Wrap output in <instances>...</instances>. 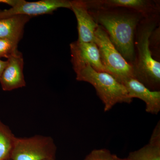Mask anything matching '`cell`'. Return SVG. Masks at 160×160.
Here are the masks:
<instances>
[{
  "mask_svg": "<svg viewBox=\"0 0 160 160\" xmlns=\"http://www.w3.org/2000/svg\"><path fill=\"white\" fill-rule=\"evenodd\" d=\"M125 86L131 99L137 98L146 103L148 113L158 114L160 111V91H152L134 78H129L121 82Z\"/></svg>",
  "mask_w": 160,
  "mask_h": 160,
  "instance_id": "30bf717a",
  "label": "cell"
},
{
  "mask_svg": "<svg viewBox=\"0 0 160 160\" xmlns=\"http://www.w3.org/2000/svg\"><path fill=\"white\" fill-rule=\"evenodd\" d=\"M18 43L7 39H0V58L7 59L17 51Z\"/></svg>",
  "mask_w": 160,
  "mask_h": 160,
  "instance_id": "9a60e30c",
  "label": "cell"
},
{
  "mask_svg": "<svg viewBox=\"0 0 160 160\" xmlns=\"http://www.w3.org/2000/svg\"><path fill=\"white\" fill-rule=\"evenodd\" d=\"M159 21L158 14L143 18L139 23L134 40V77L152 91H160V63L152 57L149 38Z\"/></svg>",
  "mask_w": 160,
  "mask_h": 160,
  "instance_id": "7a4b0ae2",
  "label": "cell"
},
{
  "mask_svg": "<svg viewBox=\"0 0 160 160\" xmlns=\"http://www.w3.org/2000/svg\"><path fill=\"white\" fill-rule=\"evenodd\" d=\"M61 8L71 9V1L67 0H42L22 2L14 7L0 11V19L16 15H25L32 17L41 15L49 14Z\"/></svg>",
  "mask_w": 160,
  "mask_h": 160,
  "instance_id": "8992f818",
  "label": "cell"
},
{
  "mask_svg": "<svg viewBox=\"0 0 160 160\" xmlns=\"http://www.w3.org/2000/svg\"><path fill=\"white\" fill-rule=\"evenodd\" d=\"M23 66L22 54L18 50L8 58L0 77V83L4 91H11L26 86Z\"/></svg>",
  "mask_w": 160,
  "mask_h": 160,
  "instance_id": "ba28073f",
  "label": "cell"
},
{
  "mask_svg": "<svg viewBox=\"0 0 160 160\" xmlns=\"http://www.w3.org/2000/svg\"><path fill=\"white\" fill-rule=\"evenodd\" d=\"M31 18L16 15L0 19V39H7L18 43L22 38L24 27Z\"/></svg>",
  "mask_w": 160,
  "mask_h": 160,
  "instance_id": "7c38bea8",
  "label": "cell"
},
{
  "mask_svg": "<svg viewBox=\"0 0 160 160\" xmlns=\"http://www.w3.org/2000/svg\"><path fill=\"white\" fill-rule=\"evenodd\" d=\"M11 160V159H9V160Z\"/></svg>",
  "mask_w": 160,
  "mask_h": 160,
  "instance_id": "ffe728a7",
  "label": "cell"
},
{
  "mask_svg": "<svg viewBox=\"0 0 160 160\" xmlns=\"http://www.w3.org/2000/svg\"><path fill=\"white\" fill-rule=\"evenodd\" d=\"M70 48L72 66L87 63L96 71L108 73L102 62L99 51L94 42H84L78 40L70 44Z\"/></svg>",
  "mask_w": 160,
  "mask_h": 160,
  "instance_id": "9c48e42d",
  "label": "cell"
},
{
  "mask_svg": "<svg viewBox=\"0 0 160 160\" xmlns=\"http://www.w3.org/2000/svg\"><path fill=\"white\" fill-rule=\"evenodd\" d=\"M94 42L98 46L101 61L108 73L120 83L129 78H135L133 67L116 49L106 32L99 25L94 32Z\"/></svg>",
  "mask_w": 160,
  "mask_h": 160,
  "instance_id": "277c9868",
  "label": "cell"
},
{
  "mask_svg": "<svg viewBox=\"0 0 160 160\" xmlns=\"http://www.w3.org/2000/svg\"><path fill=\"white\" fill-rule=\"evenodd\" d=\"M57 147L50 137L34 136L16 138L11 160H55Z\"/></svg>",
  "mask_w": 160,
  "mask_h": 160,
  "instance_id": "5b68a950",
  "label": "cell"
},
{
  "mask_svg": "<svg viewBox=\"0 0 160 160\" xmlns=\"http://www.w3.org/2000/svg\"><path fill=\"white\" fill-rule=\"evenodd\" d=\"M16 137L0 120V160L10 159Z\"/></svg>",
  "mask_w": 160,
  "mask_h": 160,
  "instance_id": "5bb4252c",
  "label": "cell"
},
{
  "mask_svg": "<svg viewBox=\"0 0 160 160\" xmlns=\"http://www.w3.org/2000/svg\"><path fill=\"white\" fill-rule=\"evenodd\" d=\"M84 160H114V154H112L107 149H94Z\"/></svg>",
  "mask_w": 160,
  "mask_h": 160,
  "instance_id": "2e32d148",
  "label": "cell"
},
{
  "mask_svg": "<svg viewBox=\"0 0 160 160\" xmlns=\"http://www.w3.org/2000/svg\"><path fill=\"white\" fill-rule=\"evenodd\" d=\"M131 160H160V122L155 127L149 143L136 151L129 152Z\"/></svg>",
  "mask_w": 160,
  "mask_h": 160,
  "instance_id": "4fadbf2b",
  "label": "cell"
},
{
  "mask_svg": "<svg viewBox=\"0 0 160 160\" xmlns=\"http://www.w3.org/2000/svg\"><path fill=\"white\" fill-rule=\"evenodd\" d=\"M114 160H131L129 159L128 158H120L118 157L116 155H114Z\"/></svg>",
  "mask_w": 160,
  "mask_h": 160,
  "instance_id": "d6986e66",
  "label": "cell"
},
{
  "mask_svg": "<svg viewBox=\"0 0 160 160\" xmlns=\"http://www.w3.org/2000/svg\"><path fill=\"white\" fill-rule=\"evenodd\" d=\"M72 66L78 81L90 83L94 87L104 104V111H109L118 103L132 102L125 86L111 75L96 71L87 63Z\"/></svg>",
  "mask_w": 160,
  "mask_h": 160,
  "instance_id": "3957f363",
  "label": "cell"
},
{
  "mask_svg": "<svg viewBox=\"0 0 160 160\" xmlns=\"http://www.w3.org/2000/svg\"><path fill=\"white\" fill-rule=\"evenodd\" d=\"M6 64H7V61H3L0 59V77L2 75L3 70L5 69Z\"/></svg>",
  "mask_w": 160,
  "mask_h": 160,
  "instance_id": "ac0fdd59",
  "label": "cell"
},
{
  "mask_svg": "<svg viewBox=\"0 0 160 160\" xmlns=\"http://www.w3.org/2000/svg\"><path fill=\"white\" fill-rule=\"evenodd\" d=\"M23 0H0V3L7 4L12 7H14L19 5Z\"/></svg>",
  "mask_w": 160,
  "mask_h": 160,
  "instance_id": "e0dca14e",
  "label": "cell"
},
{
  "mask_svg": "<svg viewBox=\"0 0 160 160\" xmlns=\"http://www.w3.org/2000/svg\"><path fill=\"white\" fill-rule=\"evenodd\" d=\"M88 9L126 8L149 17L159 13L158 2L149 0H83Z\"/></svg>",
  "mask_w": 160,
  "mask_h": 160,
  "instance_id": "52a82bcc",
  "label": "cell"
},
{
  "mask_svg": "<svg viewBox=\"0 0 160 160\" xmlns=\"http://www.w3.org/2000/svg\"><path fill=\"white\" fill-rule=\"evenodd\" d=\"M78 22V41L84 42H94V32L98 25L89 13L83 0L71 1V9Z\"/></svg>",
  "mask_w": 160,
  "mask_h": 160,
  "instance_id": "8fae6325",
  "label": "cell"
},
{
  "mask_svg": "<svg viewBox=\"0 0 160 160\" xmlns=\"http://www.w3.org/2000/svg\"><path fill=\"white\" fill-rule=\"evenodd\" d=\"M96 22L103 28L116 49L132 66L135 58L134 40L142 14L126 8L88 9Z\"/></svg>",
  "mask_w": 160,
  "mask_h": 160,
  "instance_id": "6da1fadb",
  "label": "cell"
}]
</instances>
